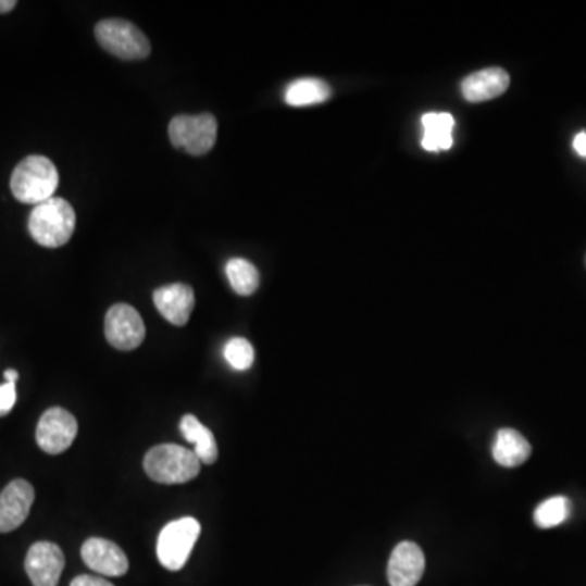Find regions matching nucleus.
Segmentation results:
<instances>
[{
	"label": "nucleus",
	"mask_w": 586,
	"mask_h": 586,
	"mask_svg": "<svg viewBox=\"0 0 586 586\" xmlns=\"http://www.w3.org/2000/svg\"><path fill=\"white\" fill-rule=\"evenodd\" d=\"M59 185V173L51 160L41 155L26 157L10 178V189L23 204H41L52 198Z\"/></svg>",
	"instance_id": "f257e3e1"
},
{
	"label": "nucleus",
	"mask_w": 586,
	"mask_h": 586,
	"mask_svg": "<svg viewBox=\"0 0 586 586\" xmlns=\"http://www.w3.org/2000/svg\"><path fill=\"white\" fill-rule=\"evenodd\" d=\"M28 228L33 240L41 247H64L74 235V208L65 199H48L35 205L29 215Z\"/></svg>",
	"instance_id": "f03ea898"
},
{
	"label": "nucleus",
	"mask_w": 586,
	"mask_h": 586,
	"mask_svg": "<svg viewBox=\"0 0 586 586\" xmlns=\"http://www.w3.org/2000/svg\"><path fill=\"white\" fill-rule=\"evenodd\" d=\"M201 464L195 451L179 445H159L146 454L144 470L155 483L185 484L198 476Z\"/></svg>",
	"instance_id": "7ed1b4c3"
},
{
	"label": "nucleus",
	"mask_w": 586,
	"mask_h": 586,
	"mask_svg": "<svg viewBox=\"0 0 586 586\" xmlns=\"http://www.w3.org/2000/svg\"><path fill=\"white\" fill-rule=\"evenodd\" d=\"M201 535V525L191 516L175 520L162 529L157 543L160 564L169 571H182Z\"/></svg>",
	"instance_id": "20e7f679"
},
{
	"label": "nucleus",
	"mask_w": 586,
	"mask_h": 586,
	"mask_svg": "<svg viewBox=\"0 0 586 586\" xmlns=\"http://www.w3.org/2000/svg\"><path fill=\"white\" fill-rule=\"evenodd\" d=\"M95 35L101 48L116 58L137 61L150 54V41L147 36L126 20H103L95 28Z\"/></svg>",
	"instance_id": "39448f33"
},
{
	"label": "nucleus",
	"mask_w": 586,
	"mask_h": 586,
	"mask_svg": "<svg viewBox=\"0 0 586 586\" xmlns=\"http://www.w3.org/2000/svg\"><path fill=\"white\" fill-rule=\"evenodd\" d=\"M217 120L214 114L204 113L198 116L173 117L170 123V140L176 149H185L191 155H205L211 152L217 140Z\"/></svg>",
	"instance_id": "423d86ee"
},
{
	"label": "nucleus",
	"mask_w": 586,
	"mask_h": 586,
	"mask_svg": "<svg viewBox=\"0 0 586 586\" xmlns=\"http://www.w3.org/2000/svg\"><path fill=\"white\" fill-rule=\"evenodd\" d=\"M104 334L114 349L134 350L146 339V324L136 308L126 303L114 304L107 313Z\"/></svg>",
	"instance_id": "0eeeda50"
},
{
	"label": "nucleus",
	"mask_w": 586,
	"mask_h": 586,
	"mask_svg": "<svg viewBox=\"0 0 586 586\" xmlns=\"http://www.w3.org/2000/svg\"><path fill=\"white\" fill-rule=\"evenodd\" d=\"M77 432L78 424L71 412L52 408L39 419L36 441L45 453L61 454L74 444Z\"/></svg>",
	"instance_id": "6e6552de"
},
{
	"label": "nucleus",
	"mask_w": 586,
	"mask_h": 586,
	"mask_svg": "<svg viewBox=\"0 0 586 586\" xmlns=\"http://www.w3.org/2000/svg\"><path fill=\"white\" fill-rule=\"evenodd\" d=\"M65 559L54 543H35L25 559V571L33 586H58Z\"/></svg>",
	"instance_id": "1a4fd4ad"
},
{
	"label": "nucleus",
	"mask_w": 586,
	"mask_h": 586,
	"mask_svg": "<svg viewBox=\"0 0 586 586\" xmlns=\"http://www.w3.org/2000/svg\"><path fill=\"white\" fill-rule=\"evenodd\" d=\"M35 489L28 481L15 479L0 494V533L18 528L28 519Z\"/></svg>",
	"instance_id": "9d476101"
},
{
	"label": "nucleus",
	"mask_w": 586,
	"mask_h": 586,
	"mask_svg": "<svg viewBox=\"0 0 586 586\" xmlns=\"http://www.w3.org/2000/svg\"><path fill=\"white\" fill-rule=\"evenodd\" d=\"M82 559L87 568L104 577H123L129 571V561L123 549L108 539H87L82 546Z\"/></svg>",
	"instance_id": "9b49d317"
},
{
	"label": "nucleus",
	"mask_w": 586,
	"mask_h": 586,
	"mask_svg": "<svg viewBox=\"0 0 586 586\" xmlns=\"http://www.w3.org/2000/svg\"><path fill=\"white\" fill-rule=\"evenodd\" d=\"M425 572V556L415 543H399L388 562L391 586H415Z\"/></svg>",
	"instance_id": "f8f14e48"
},
{
	"label": "nucleus",
	"mask_w": 586,
	"mask_h": 586,
	"mask_svg": "<svg viewBox=\"0 0 586 586\" xmlns=\"http://www.w3.org/2000/svg\"><path fill=\"white\" fill-rule=\"evenodd\" d=\"M153 303L166 321L185 326L195 310V290L186 284H170L153 292Z\"/></svg>",
	"instance_id": "ddd939ff"
},
{
	"label": "nucleus",
	"mask_w": 586,
	"mask_h": 586,
	"mask_svg": "<svg viewBox=\"0 0 586 586\" xmlns=\"http://www.w3.org/2000/svg\"><path fill=\"white\" fill-rule=\"evenodd\" d=\"M510 75L503 68L493 67L474 72L461 84L463 97L471 103L493 100L509 90Z\"/></svg>",
	"instance_id": "4468645a"
},
{
	"label": "nucleus",
	"mask_w": 586,
	"mask_h": 586,
	"mask_svg": "<svg viewBox=\"0 0 586 586\" xmlns=\"http://www.w3.org/2000/svg\"><path fill=\"white\" fill-rule=\"evenodd\" d=\"M532 454V445L520 432L500 428L494 438L493 457L503 467H516L525 463Z\"/></svg>",
	"instance_id": "2eb2a0df"
},
{
	"label": "nucleus",
	"mask_w": 586,
	"mask_h": 586,
	"mask_svg": "<svg viewBox=\"0 0 586 586\" xmlns=\"http://www.w3.org/2000/svg\"><path fill=\"white\" fill-rule=\"evenodd\" d=\"M179 431L189 444L195 445L196 457L202 464H214L217 461L219 447L214 434L211 428L202 425L196 415H185L179 424Z\"/></svg>",
	"instance_id": "dca6fc26"
},
{
	"label": "nucleus",
	"mask_w": 586,
	"mask_h": 586,
	"mask_svg": "<svg viewBox=\"0 0 586 586\" xmlns=\"http://www.w3.org/2000/svg\"><path fill=\"white\" fill-rule=\"evenodd\" d=\"M424 137L422 147L428 152H440L453 146L454 120L450 113H427L422 117Z\"/></svg>",
	"instance_id": "f3484780"
},
{
	"label": "nucleus",
	"mask_w": 586,
	"mask_h": 586,
	"mask_svg": "<svg viewBox=\"0 0 586 586\" xmlns=\"http://www.w3.org/2000/svg\"><path fill=\"white\" fill-rule=\"evenodd\" d=\"M329 97V85L317 78H301L290 84L286 90V103L297 108L324 103Z\"/></svg>",
	"instance_id": "a211bd4d"
},
{
	"label": "nucleus",
	"mask_w": 586,
	"mask_h": 586,
	"mask_svg": "<svg viewBox=\"0 0 586 586\" xmlns=\"http://www.w3.org/2000/svg\"><path fill=\"white\" fill-rule=\"evenodd\" d=\"M225 271H227L232 289L238 295L248 297V295L257 292L258 287H260V273L254 264L244 260V258H234V260L228 261Z\"/></svg>",
	"instance_id": "6ab92c4d"
},
{
	"label": "nucleus",
	"mask_w": 586,
	"mask_h": 586,
	"mask_svg": "<svg viewBox=\"0 0 586 586\" xmlns=\"http://www.w3.org/2000/svg\"><path fill=\"white\" fill-rule=\"evenodd\" d=\"M569 515H571V500L562 496L551 497L536 509L535 522L539 528L549 529L562 525Z\"/></svg>",
	"instance_id": "aec40b11"
},
{
	"label": "nucleus",
	"mask_w": 586,
	"mask_h": 586,
	"mask_svg": "<svg viewBox=\"0 0 586 586\" xmlns=\"http://www.w3.org/2000/svg\"><path fill=\"white\" fill-rule=\"evenodd\" d=\"M224 356L228 365L238 372L251 369L254 362L253 346H251L250 340L244 339V337H234V339L228 340L225 344Z\"/></svg>",
	"instance_id": "412c9836"
},
{
	"label": "nucleus",
	"mask_w": 586,
	"mask_h": 586,
	"mask_svg": "<svg viewBox=\"0 0 586 586\" xmlns=\"http://www.w3.org/2000/svg\"><path fill=\"white\" fill-rule=\"evenodd\" d=\"M16 402L15 383H3L0 385V417L9 414Z\"/></svg>",
	"instance_id": "4be33fe9"
},
{
	"label": "nucleus",
	"mask_w": 586,
	"mask_h": 586,
	"mask_svg": "<svg viewBox=\"0 0 586 586\" xmlns=\"http://www.w3.org/2000/svg\"><path fill=\"white\" fill-rule=\"evenodd\" d=\"M71 586H114L110 582L100 577H91V575H80V577L74 578Z\"/></svg>",
	"instance_id": "5701e85b"
},
{
	"label": "nucleus",
	"mask_w": 586,
	"mask_h": 586,
	"mask_svg": "<svg viewBox=\"0 0 586 586\" xmlns=\"http://www.w3.org/2000/svg\"><path fill=\"white\" fill-rule=\"evenodd\" d=\"M574 149L575 152L578 153V155L585 157L586 159V133H581L575 136Z\"/></svg>",
	"instance_id": "b1692460"
},
{
	"label": "nucleus",
	"mask_w": 586,
	"mask_h": 586,
	"mask_svg": "<svg viewBox=\"0 0 586 586\" xmlns=\"http://www.w3.org/2000/svg\"><path fill=\"white\" fill-rule=\"evenodd\" d=\"M15 0H0V13H9L15 9Z\"/></svg>",
	"instance_id": "393cba45"
},
{
	"label": "nucleus",
	"mask_w": 586,
	"mask_h": 586,
	"mask_svg": "<svg viewBox=\"0 0 586 586\" xmlns=\"http://www.w3.org/2000/svg\"><path fill=\"white\" fill-rule=\"evenodd\" d=\"M3 376H5L7 383H16V379H18V373L15 370H7Z\"/></svg>",
	"instance_id": "a878e982"
}]
</instances>
